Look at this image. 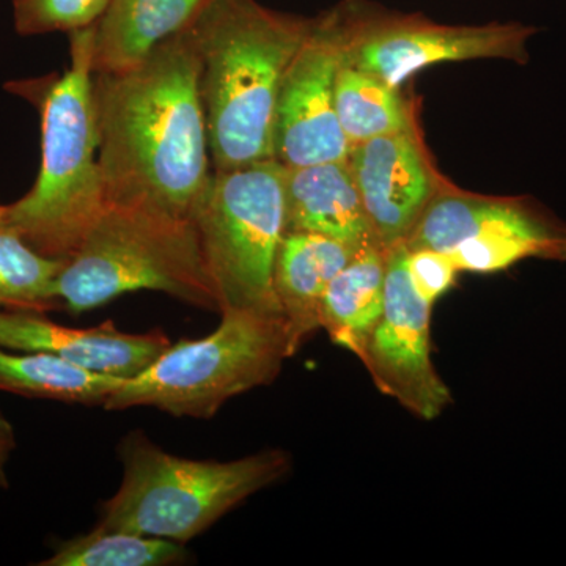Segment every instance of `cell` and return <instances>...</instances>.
I'll return each instance as SVG.
<instances>
[{"label": "cell", "mask_w": 566, "mask_h": 566, "mask_svg": "<svg viewBox=\"0 0 566 566\" xmlns=\"http://www.w3.org/2000/svg\"><path fill=\"white\" fill-rule=\"evenodd\" d=\"M314 18L259 0H208L186 29L197 62L212 170L273 159L274 118L283 76Z\"/></svg>", "instance_id": "2"}, {"label": "cell", "mask_w": 566, "mask_h": 566, "mask_svg": "<svg viewBox=\"0 0 566 566\" xmlns=\"http://www.w3.org/2000/svg\"><path fill=\"white\" fill-rule=\"evenodd\" d=\"M387 251L370 245L354 255L324 292L319 324L331 340L363 356L385 312Z\"/></svg>", "instance_id": "17"}, {"label": "cell", "mask_w": 566, "mask_h": 566, "mask_svg": "<svg viewBox=\"0 0 566 566\" xmlns=\"http://www.w3.org/2000/svg\"><path fill=\"white\" fill-rule=\"evenodd\" d=\"M7 205H0V221H2L3 216H6Z\"/></svg>", "instance_id": "26"}, {"label": "cell", "mask_w": 566, "mask_h": 566, "mask_svg": "<svg viewBox=\"0 0 566 566\" xmlns=\"http://www.w3.org/2000/svg\"><path fill=\"white\" fill-rule=\"evenodd\" d=\"M118 458L120 486L103 502L95 528L182 545L292 469V458L281 449L233 461L172 455L140 430L123 436Z\"/></svg>", "instance_id": "4"}, {"label": "cell", "mask_w": 566, "mask_h": 566, "mask_svg": "<svg viewBox=\"0 0 566 566\" xmlns=\"http://www.w3.org/2000/svg\"><path fill=\"white\" fill-rule=\"evenodd\" d=\"M524 237L542 241L566 262V222L532 197H494L447 181L406 238L408 251L449 252L472 238Z\"/></svg>", "instance_id": "12"}, {"label": "cell", "mask_w": 566, "mask_h": 566, "mask_svg": "<svg viewBox=\"0 0 566 566\" xmlns=\"http://www.w3.org/2000/svg\"><path fill=\"white\" fill-rule=\"evenodd\" d=\"M93 25L70 33L62 76L11 82L41 120L40 172L31 191L7 205L2 221L41 255L69 260L106 205L92 102Z\"/></svg>", "instance_id": "3"}, {"label": "cell", "mask_w": 566, "mask_h": 566, "mask_svg": "<svg viewBox=\"0 0 566 566\" xmlns=\"http://www.w3.org/2000/svg\"><path fill=\"white\" fill-rule=\"evenodd\" d=\"M170 345L161 331L123 333L112 319L80 329L52 322L44 312L0 308V348L51 354L96 374L132 379Z\"/></svg>", "instance_id": "13"}, {"label": "cell", "mask_w": 566, "mask_h": 566, "mask_svg": "<svg viewBox=\"0 0 566 566\" xmlns=\"http://www.w3.org/2000/svg\"><path fill=\"white\" fill-rule=\"evenodd\" d=\"M139 290L219 314L192 219L145 205H107L63 264L55 282L59 303L80 315Z\"/></svg>", "instance_id": "5"}, {"label": "cell", "mask_w": 566, "mask_h": 566, "mask_svg": "<svg viewBox=\"0 0 566 566\" xmlns=\"http://www.w3.org/2000/svg\"><path fill=\"white\" fill-rule=\"evenodd\" d=\"M356 251L312 233H285L275 260L274 289L292 356L322 329L319 307L331 281L352 262Z\"/></svg>", "instance_id": "15"}, {"label": "cell", "mask_w": 566, "mask_h": 566, "mask_svg": "<svg viewBox=\"0 0 566 566\" xmlns=\"http://www.w3.org/2000/svg\"><path fill=\"white\" fill-rule=\"evenodd\" d=\"M431 311L409 277L408 248L387 249L385 312L360 360L382 394L427 422L453 403L431 359Z\"/></svg>", "instance_id": "9"}, {"label": "cell", "mask_w": 566, "mask_h": 566, "mask_svg": "<svg viewBox=\"0 0 566 566\" xmlns=\"http://www.w3.org/2000/svg\"><path fill=\"white\" fill-rule=\"evenodd\" d=\"M126 379L96 374L46 353L0 348V392L59 401L102 406Z\"/></svg>", "instance_id": "18"}, {"label": "cell", "mask_w": 566, "mask_h": 566, "mask_svg": "<svg viewBox=\"0 0 566 566\" xmlns=\"http://www.w3.org/2000/svg\"><path fill=\"white\" fill-rule=\"evenodd\" d=\"M208 0H111L93 25V73H114L144 61L185 32Z\"/></svg>", "instance_id": "16"}, {"label": "cell", "mask_w": 566, "mask_h": 566, "mask_svg": "<svg viewBox=\"0 0 566 566\" xmlns=\"http://www.w3.org/2000/svg\"><path fill=\"white\" fill-rule=\"evenodd\" d=\"M408 271L417 294L431 305L455 285L460 273L449 253L433 249L408 251Z\"/></svg>", "instance_id": "24"}, {"label": "cell", "mask_w": 566, "mask_h": 566, "mask_svg": "<svg viewBox=\"0 0 566 566\" xmlns=\"http://www.w3.org/2000/svg\"><path fill=\"white\" fill-rule=\"evenodd\" d=\"M63 264L65 260L41 255L0 221V308L46 314L61 305L55 282Z\"/></svg>", "instance_id": "21"}, {"label": "cell", "mask_w": 566, "mask_h": 566, "mask_svg": "<svg viewBox=\"0 0 566 566\" xmlns=\"http://www.w3.org/2000/svg\"><path fill=\"white\" fill-rule=\"evenodd\" d=\"M348 164L376 241L386 251L405 243L449 181L436 166L420 125L353 145Z\"/></svg>", "instance_id": "11"}, {"label": "cell", "mask_w": 566, "mask_h": 566, "mask_svg": "<svg viewBox=\"0 0 566 566\" xmlns=\"http://www.w3.org/2000/svg\"><path fill=\"white\" fill-rule=\"evenodd\" d=\"M14 449H17V433H14L13 423L7 419L3 412H0V491L10 486L7 465H9Z\"/></svg>", "instance_id": "25"}, {"label": "cell", "mask_w": 566, "mask_h": 566, "mask_svg": "<svg viewBox=\"0 0 566 566\" xmlns=\"http://www.w3.org/2000/svg\"><path fill=\"white\" fill-rule=\"evenodd\" d=\"M283 199L285 233L319 234L356 252L379 245L348 161L285 167Z\"/></svg>", "instance_id": "14"}, {"label": "cell", "mask_w": 566, "mask_h": 566, "mask_svg": "<svg viewBox=\"0 0 566 566\" xmlns=\"http://www.w3.org/2000/svg\"><path fill=\"white\" fill-rule=\"evenodd\" d=\"M111 0H13L14 29L22 36L76 32L95 25Z\"/></svg>", "instance_id": "23"}, {"label": "cell", "mask_w": 566, "mask_h": 566, "mask_svg": "<svg viewBox=\"0 0 566 566\" xmlns=\"http://www.w3.org/2000/svg\"><path fill=\"white\" fill-rule=\"evenodd\" d=\"M189 553L172 539L99 531L73 536L54 547L39 566H169L188 564Z\"/></svg>", "instance_id": "20"}, {"label": "cell", "mask_w": 566, "mask_h": 566, "mask_svg": "<svg viewBox=\"0 0 566 566\" xmlns=\"http://www.w3.org/2000/svg\"><path fill=\"white\" fill-rule=\"evenodd\" d=\"M92 102L106 205H145L192 219L212 164L188 33L164 41L132 69L93 73Z\"/></svg>", "instance_id": "1"}, {"label": "cell", "mask_w": 566, "mask_h": 566, "mask_svg": "<svg viewBox=\"0 0 566 566\" xmlns=\"http://www.w3.org/2000/svg\"><path fill=\"white\" fill-rule=\"evenodd\" d=\"M207 337L170 345L142 374L126 379L103 409L155 408L174 417L208 420L223 405L271 385L290 352L283 316L223 311Z\"/></svg>", "instance_id": "6"}, {"label": "cell", "mask_w": 566, "mask_h": 566, "mask_svg": "<svg viewBox=\"0 0 566 566\" xmlns=\"http://www.w3.org/2000/svg\"><path fill=\"white\" fill-rule=\"evenodd\" d=\"M335 109L352 147L420 125L419 104L403 88L342 62L335 76Z\"/></svg>", "instance_id": "19"}, {"label": "cell", "mask_w": 566, "mask_h": 566, "mask_svg": "<svg viewBox=\"0 0 566 566\" xmlns=\"http://www.w3.org/2000/svg\"><path fill=\"white\" fill-rule=\"evenodd\" d=\"M447 253L460 273H499L527 259L564 262L556 249L524 237L472 238Z\"/></svg>", "instance_id": "22"}, {"label": "cell", "mask_w": 566, "mask_h": 566, "mask_svg": "<svg viewBox=\"0 0 566 566\" xmlns=\"http://www.w3.org/2000/svg\"><path fill=\"white\" fill-rule=\"evenodd\" d=\"M283 174L285 167L274 159L212 170L192 212L219 314L283 316L274 289L275 260L285 237Z\"/></svg>", "instance_id": "7"}, {"label": "cell", "mask_w": 566, "mask_h": 566, "mask_svg": "<svg viewBox=\"0 0 566 566\" xmlns=\"http://www.w3.org/2000/svg\"><path fill=\"white\" fill-rule=\"evenodd\" d=\"M329 11L340 62L403 87L415 74L446 62L506 61L526 65L538 32L523 22L442 24L423 14L387 10L370 0H342Z\"/></svg>", "instance_id": "8"}, {"label": "cell", "mask_w": 566, "mask_h": 566, "mask_svg": "<svg viewBox=\"0 0 566 566\" xmlns=\"http://www.w3.org/2000/svg\"><path fill=\"white\" fill-rule=\"evenodd\" d=\"M340 48L329 11L314 18L311 33L283 76L275 106L273 159L283 167L346 163L352 145L335 109Z\"/></svg>", "instance_id": "10"}]
</instances>
